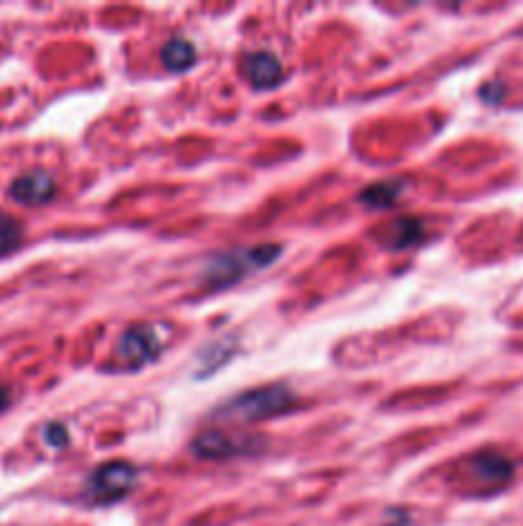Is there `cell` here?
I'll use <instances>...</instances> for the list:
<instances>
[{
	"mask_svg": "<svg viewBox=\"0 0 523 526\" xmlns=\"http://www.w3.org/2000/svg\"><path fill=\"white\" fill-rule=\"evenodd\" d=\"M406 190V180H385V183H375L367 190L359 193V201L365 203L372 211H380V208H390Z\"/></svg>",
	"mask_w": 523,
	"mask_h": 526,
	"instance_id": "10",
	"label": "cell"
},
{
	"mask_svg": "<svg viewBox=\"0 0 523 526\" xmlns=\"http://www.w3.org/2000/svg\"><path fill=\"white\" fill-rule=\"evenodd\" d=\"M44 442L52 447V450H62L70 442V434H67V426L59 424V421H52V424L44 426Z\"/></svg>",
	"mask_w": 523,
	"mask_h": 526,
	"instance_id": "13",
	"label": "cell"
},
{
	"mask_svg": "<svg viewBox=\"0 0 523 526\" xmlns=\"http://www.w3.org/2000/svg\"><path fill=\"white\" fill-rule=\"evenodd\" d=\"M21 239H24V229H21V221H16L8 213H0V255H11L21 247Z\"/></svg>",
	"mask_w": 523,
	"mask_h": 526,
	"instance_id": "12",
	"label": "cell"
},
{
	"mask_svg": "<svg viewBox=\"0 0 523 526\" xmlns=\"http://www.w3.org/2000/svg\"><path fill=\"white\" fill-rule=\"evenodd\" d=\"M283 249L277 244H259V247H236L213 257L203 272V285L213 290H224L239 280L249 278L252 272L265 270L280 257Z\"/></svg>",
	"mask_w": 523,
	"mask_h": 526,
	"instance_id": "1",
	"label": "cell"
},
{
	"mask_svg": "<svg viewBox=\"0 0 523 526\" xmlns=\"http://www.w3.org/2000/svg\"><path fill=\"white\" fill-rule=\"evenodd\" d=\"M167 342L165 326L139 324L121 334L116 347V362L121 370H142L154 362Z\"/></svg>",
	"mask_w": 523,
	"mask_h": 526,
	"instance_id": "4",
	"label": "cell"
},
{
	"mask_svg": "<svg viewBox=\"0 0 523 526\" xmlns=\"http://www.w3.org/2000/svg\"><path fill=\"white\" fill-rule=\"evenodd\" d=\"M136 480H139V470H136L131 462H106V465L95 467L93 473H90L88 483H85L83 498L88 503L108 506V503H116L129 496V493L134 491Z\"/></svg>",
	"mask_w": 523,
	"mask_h": 526,
	"instance_id": "3",
	"label": "cell"
},
{
	"mask_svg": "<svg viewBox=\"0 0 523 526\" xmlns=\"http://www.w3.org/2000/svg\"><path fill=\"white\" fill-rule=\"evenodd\" d=\"M500 95H503V88H500V85H498V88H495V90H490V88H485V90H482V98H488L490 103H495V101H498Z\"/></svg>",
	"mask_w": 523,
	"mask_h": 526,
	"instance_id": "15",
	"label": "cell"
},
{
	"mask_svg": "<svg viewBox=\"0 0 523 526\" xmlns=\"http://www.w3.org/2000/svg\"><path fill=\"white\" fill-rule=\"evenodd\" d=\"M470 475L482 485H503L513 478V462L498 452H480L467 462Z\"/></svg>",
	"mask_w": 523,
	"mask_h": 526,
	"instance_id": "9",
	"label": "cell"
},
{
	"mask_svg": "<svg viewBox=\"0 0 523 526\" xmlns=\"http://www.w3.org/2000/svg\"><path fill=\"white\" fill-rule=\"evenodd\" d=\"M57 193V183L49 172L44 170H31L21 178L13 180L11 185V198H16L18 203L24 206H42V203H49Z\"/></svg>",
	"mask_w": 523,
	"mask_h": 526,
	"instance_id": "6",
	"label": "cell"
},
{
	"mask_svg": "<svg viewBox=\"0 0 523 526\" xmlns=\"http://www.w3.org/2000/svg\"><path fill=\"white\" fill-rule=\"evenodd\" d=\"M8 403H11V391H8L6 385H0V414L6 411Z\"/></svg>",
	"mask_w": 523,
	"mask_h": 526,
	"instance_id": "14",
	"label": "cell"
},
{
	"mask_svg": "<svg viewBox=\"0 0 523 526\" xmlns=\"http://www.w3.org/2000/svg\"><path fill=\"white\" fill-rule=\"evenodd\" d=\"M265 447V439L257 434H239V432H221V429H211V432H200L193 439V452L203 460H226V457L236 455H254Z\"/></svg>",
	"mask_w": 523,
	"mask_h": 526,
	"instance_id": "5",
	"label": "cell"
},
{
	"mask_svg": "<svg viewBox=\"0 0 523 526\" xmlns=\"http://www.w3.org/2000/svg\"><path fill=\"white\" fill-rule=\"evenodd\" d=\"M241 70H244V77H247L249 83L259 90H270L280 85L283 80L285 70L283 62L277 60L272 52H252L244 57L241 62Z\"/></svg>",
	"mask_w": 523,
	"mask_h": 526,
	"instance_id": "8",
	"label": "cell"
},
{
	"mask_svg": "<svg viewBox=\"0 0 523 526\" xmlns=\"http://www.w3.org/2000/svg\"><path fill=\"white\" fill-rule=\"evenodd\" d=\"M195 47L188 39H170L162 47V65L170 72H185L195 65Z\"/></svg>",
	"mask_w": 523,
	"mask_h": 526,
	"instance_id": "11",
	"label": "cell"
},
{
	"mask_svg": "<svg viewBox=\"0 0 523 526\" xmlns=\"http://www.w3.org/2000/svg\"><path fill=\"white\" fill-rule=\"evenodd\" d=\"M295 401L298 398L288 385H267V388H254V391L229 398L213 411L211 419L252 424V421H265L277 414H285Z\"/></svg>",
	"mask_w": 523,
	"mask_h": 526,
	"instance_id": "2",
	"label": "cell"
},
{
	"mask_svg": "<svg viewBox=\"0 0 523 526\" xmlns=\"http://www.w3.org/2000/svg\"><path fill=\"white\" fill-rule=\"evenodd\" d=\"M375 237L382 247L411 249L416 247V244L424 242L426 229H424V221L416 219V216H400V219L388 221V224L382 226Z\"/></svg>",
	"mask_w": 523,
	"mask_h": 526,
	"instance_id": "7",
	"label": "cell"
}]
</instances>
